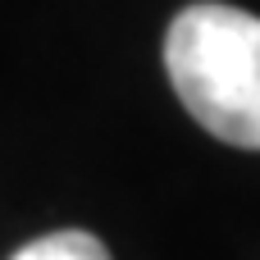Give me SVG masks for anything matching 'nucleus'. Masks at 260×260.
I'll return each instance as SVG.
<instances>
[{
  "mask_svg": "<svg viewBox=\"0 0 260 260\" xmlns=\"http://www.w3.org/2000/svg\"><path fill=\"white\" fill-rule=\"evenodd\" d=\"M165 69L187 114L219 142L260 151V18L187 5L165 37Z\"/></svg>",
  "mask_w": 260,
  "mask_h": 260,
  "instance_id": "nucleus-1",
  "label": "nucleus"
},
{
  "mask_svg": "<svg viewBox=\"0 0 260 260\" xmlns=\"http://www.w3.org/2000/svg\"><path fill=\"white\" fill-rule=\"evenodd\" d=\"M14 260H110V251L101 247V238L64 229V233H46V238L27 242Z\"/></svg>",
  "mask_w": 260,
  "mask_h": 260,
  "instance_id": "nucleus-2",
  "label": "nucleus"
}]
</instances>
